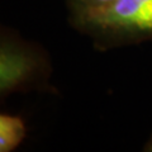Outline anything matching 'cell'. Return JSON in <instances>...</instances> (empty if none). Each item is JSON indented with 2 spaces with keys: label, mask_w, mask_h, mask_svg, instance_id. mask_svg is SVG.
Here are the masks:
<instances>
[{
  "label": "cell",
  "mask_w": 152,
  "mask_h": 152,
  "mask_svg": "<svg viewBox=\"0 0 152 152\" xmlns=\"http://www.w3.org/2000/svg\"><path fill=\"white\" fill-rule=\"evenodd\" d=\"M48 69L47 57L38 47L22 41L8 31L1 33L0 95L3 98L43 81Z\"/></svg>",
  "instance_id": "cell-2"
},
{
  "label": "cell",
  "mask_w": 152,
  "mask_h": 152,
  "mask_svg": "<svg viewBox=\"0 0 152 152\" xmlns=\"http://www.w3.org/2000/svg\"><path fill=\"white\" fill-rule=\"evenodd\" d=\"M109 1H112V0H66L70 14L86 10V9H90V8L100 7Z\"/></svg>",
  "instance_id": "cell-4"
},
{
  "label": "cell",
  "mask_w": 152,
  "mask_h": 152,
  "mask_svg": "<svg viewBox=\"0 0 152 152\" xmlns=\"http://www.w3.org/2000/svg\"><path fill=\"white\" fill-rule=\"evenodd\" d=\"M145 151L152 152V136L150 137V140L147 141V143H146V146H145Z\"/></svg>",
  "instance_id": "cell-5"
},
{
  "label": "cell",
  "mask_w": 152,
  "mask_h": 152,
  "mask_svg": "<svg viewBox=\"0 0 152 152\" xmlns=\"http://www.w3.org/2000/svg\"><path fill=\"white\" fill-rule=\"evenodd\" d=\"M26 137V124L22 118L10 114L0 115V151L10 152Z\"/></svg>",
  "instance_id": "cell-3"
},
{
  "label": "cell",
  "mask_w": 152,
  "mask_h": 152,
  "mask_svg": "<svg viewBox=\"0 0 152 152\" xmlns=\"http://www.w3.org/2000/svg\"><path fill=\"white\" fill-rule=\"evenodd\" d=\"M76 29L108 50L152 39V0H112L70 14Z\"/></svg>",
  "instance_id": "cell-1"
}]
</instances>
